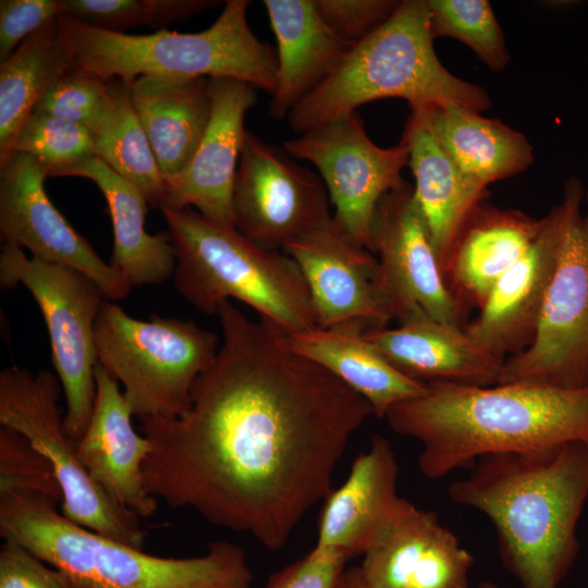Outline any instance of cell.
<instances>
[{
	"label": "cell",
	"mask_w": 588,
	"mask_h": 588,
	"mask_svg": "<svg viewBox=\"0 0 588 588\" xmlns=\"http://www.w3.org/2000/svg\"><path fill=\"white\" fill-rule=\"evenodd\" d=\"M222 340L181 417H144L147 491L172 509L281 549L330 492L368 402L293 351L284 332L232 302L217 313Z\"/></svg>",
	"instance_id": "1"
},
{
	"label": "cell",
	"mask_w": 588,
	"mask_h": 588,
	"mask_svg": "<svg viewBox=\"0 0 588 588\" xmlns=\"http://www.w3.org/2000/svg\"><path fill=\"white\" fill-rule=\"evenodd\" d=\"M448 494L490 519L501 562L523 588H559L579 551L588 442L485 455Z\"/></svg>",
	"instance_id": "2"
},
{
	"label": "cell",
	"mask_w": 588,
	"mask_h": 588,
	"mask_svg": "<svg viewBox=\"0 0 588 588\" xmlns=\"http://www.w3.org/2000/svg\"><path fill=\"white\" fill-rule=\"evenodd\" d=\"M384 418L394 432L420 443L419 470L437 480L485 455L588 442V384L427 382Z\"/></svg>",
	"instance_id": "3"
},
{
	"label": "cell",
	"mask_w": 588,
	"mask_h": 588,
	"mask_svg": "<svg viewBox=\"0 0 588 588\" xmlns=\"http://www.w3.org/2000/svg\"><path fill=\"white\" fill-rule=\"evenodd\" d=\"M32 492L0 494V535L62 572L76 588H249L242 547L212 541L193 558L148 554L82 527Z\"/></svg>",
	"instance_id": "4"
},
{
	"label": "cell",
	"mask_w": 588,
	"mask_h": 588,
	"mask_svg": "<svg viewBox=\"0 0 588 588\" xmlns=\"http://www.w3.org/2000/svg\"><path fill=\"white\" fill-rule=\"evenodd\" d=\"M401 98L411 110L454 103L481 112L488 91L440 62L429 26L427 0H403L375 32L355 44L336 70L287 114L303 134L356 112L370 101Z\"/></svg>",
	"instance_id": "5"
},
{
	"label": "cell",
	"mask_w": 588,
	"mask_h": 588,
	"mask_svg": "<svg viewBox=\"0 0 588 588\" xmlns=\"http://www.w3.org/2000/svg\"><path fill=\"white\" fill-rule=\"evenodd\" d=\"M248 0H228L215 23L198 33L166 28L148 35L113 33L66 15L59 40L71 66L128 83L139 76L226 77L270 94L278 78L277 53L252 32Z\"/></svg>",
	"instance_id": "6"
},
{
	"label": "cell",
	"mask_w": 588,
	"mask_h": 588,
	"mask_svg": "<svg viewBox=\"0 0 588 588\" xmlns=\"http://www.w3.org/2000/svg\"><path fill=\"white\" fill-rule=\"evenodd\" d=\"M161 212L175 253V286L199 311L217 315L222 304L236 299L285 334L318 328L305 279L287 254L193 208H161Z\"/></svg>",
	"instance_id": "7"
},
{
	"label": "cell",
	"mask_w": 588,
	"mask_h": 588,
	"mask_svg": "<svg viewBox=\"0 0 588 588\" xmlns=\"http://www.w3.org/2000/svg\"><path fill=\"white\" fill-rule=\"evenodd\" d=\"M95 344L98 363L123 385L140 419L183 416L220 341L193 320L157 315L140 320L107 299L96 321Z\"/></svg>",
	"instance_id": "8"
},
{
	"label": "cell",
	"mask_w": 588,
	"mask_h": 588,
	"mask_svg": "<svg viewBox=\"0 0 588 588\" xmlns=\"http://www.w3.org/2000/svg\"><path fill=\"white\" fill-rule=\"evenodd\" d=\"M0 284L3 289L23 285L39 306L65 399V428L77 443L94 407L98 364L95 326L107 297L86 274L29 258L12 244L1 247Z\"/></svg>",
	"instance_id": "9"
},
{
	"label": "cell",
	"mask_w": 588,
	"mask_h": 588,
	"mask_svg": "<svg viewBox=\"0 0 588 588\" xmlns=\"http://www.w3.org/2000/svg\"><path fill=\"white\" fill-rule=\"evenodd\" d=\"M56 373L19 366L0 372V424L23 434L52 465L62 490V514L73 523L143 550L139 518L114 502L81 464L65 428Z\"/></svg>",
	"instance_id": "10"
},
{
	"label": "cell",
	"mask_w": 588,
	"mask_h": 588,
	"mask_svg": "<svg viewBox=\"0 0 588 588\" xmlns=\"http://www.w3.org/2000/svg\"><path fill=\"white\" fill-rule=\"evenodd\" d=\"M370 241L377 258L375 285L391 319L401 323L425 314L461 327V304L442 270L412 184L405 181L381 197Z\"/></svg>",
	"instance_id": "11"
},
{
	"label": "cell",
	"mask_w": 588,
	"mask_h": 588,
	"mask_svg": "<svg viewBox=\"0 0 588 588\" xmlns=\"http://www.w3.org/2000/svg\"><path fill=\"white\" fill-rule=\"evenodd\" d=\"M567 231L536 334L504 362L498 384L561 389L588 384V187Z\"/></svg>",
	"instance_id": "12"
},
{
	"label": "cell",
	"mask_w": 588,
	"mask_h": 588,
	"mask_svg": "<svg viewBox=\"0 0 588 588\" xmlns=\"http://www.w3.org/2000/svg\"><path fill=\"white\" fill-rule=\"evenodd\" d=\"M282 148L319 171L333 218L362 246L371 252L370 229L381 197L400 187L409 149L401 138L389 148L367 135L357 112L285 140ZM372 253V252H371Z\"/></svg>",
	"instance_id": "13"
},
{
	"label": "cell",
	"mask_w": 588,
	"mask_h": 588,
	"mask_svg": "<svg viewBox=\"0 0 588 588\" xmlns=\"http://www.w3.org/2000/svg\"><path fill=\"white\" fill-rule=\"evenodd\" d=\"M233 206L235 228L271 249L284 248L332 216L321 177L249 130L241 148Z\"/></svg>",
	"instance_id": "14"
},
{
	"label": "cell",
	"mask_w": 588,
	"mask_h": 588,
	"mask_svg": "<svg viewBox=\"0 0 588 588\" xmlns=\"http://www.w3.org/2000/svg\"><path fill=\"white\" fill-rule=\"evenodd\" d=\"M585 191L577 177L567 180L562 200L541 218L527 252L499 279L479 315L465 329L489 354L506 359L531 343L567 231L583 208Z\"/></svg>",
	"instance_id": "15"
},
{
	"label": "cell",
	"mask_w": 588,
	"mask_h": 588,
	"mask_svg": "<svg viewBox=\"0 0 588 588\" xmlns=\"http://www.w3.org/2000/svg\"><path fill=\"white\" fill-rule=\"evenodd\" d=\"M48 170L27 154L10 152L0 159L1 241L86 274L109 301L126 297L132 286L54 207L45 191Z\"/></svg>",
	"instance_id": "16"
},
{
	"label": "cell",
	"mask_w": 588,
	"mask_h": 588,
	"mask_svg": "<svg viewBox=\"0 0 588 588\" xmlns=\"http://www.w3.org/2000/svg\"><path fill=\"white\" fill-rule=\"evenodd\" d=\"M283 249L305 279L318 328L354 326L367 331L392 320L375 285L376 256L333 215Z\"/></svg>",
	"instance_id": "17"
},
{
	"label": "cell",
	"mask_w": 588,
	"mask_h": 588,
	"mask_svg": "<svg viewBox=\"0 0 588 588\" xmlns=\"http://www.w3.org/2000/svg\"><path fill=\"white\" fill-rule=\"evenodd\" d=\"M255 89L234 78H209L212 110L207 130L184 171L164 182L161 208L195 207L212 222L235 228L236 162L246 131L245 114L257 101Z\"/></svg>",
	"instance_id": "18"
},
{
	"label": "cell",
	"mask_w": 588,
	"mask_h": 588,
	"mask_svg": "<svg viewBox=\"0 0 588 588\" xmlns=\"http://www.w3.org/2000/svg\"><path fill=\"white\" fill-rule=\"evenodd\" d=\"M397 475L392 445L373 436L368 450L354 460L346 480L323 499L315 547L351 559L377 546L409 504L397 494Z\"/></svg>",
	"instance_id": "19"
},
{
	"label": "cell",
	"mask_w": 588,
	"mask_h": 588,
	"mask_svg": "<svg viewBox=\"0 0 588 588\" xmlns=\"http://www.w3.org/2000/svg\"><path fill=\"white\" fill-rule=\"evenodd\" d=\"M96 395L77 457L91 480L114 502L138 517L156 513L158 500L146 489L144 463L150 443L133 428L131 405L119 382L98 363Z\"/></svg>",
	"instance_id": "20"
},
{
	"label": "cell",
	"mask_w": 588,
	"mask_h": 588,
	"mask_svg": "<svg viewBox=\"0 0 588 588\" xmlns=\"http://www.w3.org/2000/svg\"><path fill=\"white\" fill-rule=\"evenodd\" d=\"M473 564L434 512L409 502L359 571L365 588H467Z\"/></svg>",
	"instance_id": "21"
},
{
	"label": "cell",
	"mask_w": 588,
	"mask_h": 588,
	"mask_svg": "<svg viewBox=\"0 0 588 588\" xmlns=\"http://www.w3.org/2000/svg\"><path fill=\"white\" fill-rule=\"evenodd\" d=\"M364 336L399 371L426 383L495 385L505 362L477 345L465 329L425 314L396 328L367 330Z\"/></svg>",
	"instance_id": "22"
},
{
	"label": "cell",
	"mask_w": 588,
	"mask_h": 588,
	"mask_svg": "<svg viewBox=\"0 0 588 588\" xmlns=\"http://www.w3.org/2000/svg\"><path fill=\"white\" fill-rule=\"evenodd\" d=\"M264 5L277 40L269 114L280 120L336 70L354 45L326 24L313 0H264Z\"/></svg>",
	"instance_id": "23"
},
{
	"label": "cell",
	"mask_w": 588,
	"mask_h": 588,
	"mask_svg": "<svg viewBox=\"0 0 588 588\" xmlns=\"http://www.w3.org/2000/svg\"><path fill=\"white\" fill-rule=\"evenodd\" d=\"M125 85L164 183L188 166L207 130L209 78L144 75Z\"/></svg>",
	"instance_id": "24"
},
{
	"label": "cell",
	"mask_w": 588,
	"mask_h": 588,
	"mask_svg": "<svg viewBox=\"0 0 588 588\" xmlns=\"http://www.w3.org/2000/svg\"><path fill=\"white\" fill-rule=\"evenodd\" d=\"M540 224L541 218L478 203L465 220L448 264L446 280L457 301L462 295L481 307L499 279L527 252Z\"/></svg>",
	"instance_id": "25"
},
{
	"label": "cell",
	"mask_w": 588,
	"mask_h": 588,
	"mask_svg": "<svg viewBox=\"0 0 588 588\" xmlns=\"http://www.w3.org/2000/svg\"><path fill=\"white\" fill-rule=\"evenodd\" d=\"M401 138L409 149L416 201L446 274L456 237L470 211L487 194V186L456 164L416 112L411 111Z\"/></svg>",
	"instance_id": "26"
},
{
	"label": "cell",
	"mask_w": 588,
	"mask_h": 588,
	"mask_svg": "<svg viewBox=\"0 0 588 588\" xmlns=\"http://www.w3.org/2000/svg\"><path fill=\"white\" fill-rule=\"evenodd\" d=\"M60 176L93 181L102 193L113 228L110 265L133 286L158 285L175 270V253L167 231L155 235L145 228L148 201L142 192L97 157Z\"/></svg>",
	"instance_id": "27"
},
{
	"label": "cell",
	"mask_w": 588,
	"mask_h": 588,
	"mask_svg": "<svg viewBox=\"0 0 588 588\" xmlns=\"http://www.w3.org/2000/svg\"><path fill=\"white\" fill-rule=\"evenodd\" d=\"M354 326L285 334L289 346L331 372L364 397L378 418L395 404L421 394L427 383L393 367Z\"/></svg>",
	"instance_id": "28"
},
{
	"label": "cell",
	"mask_w": 588,
	"mask_h": 588,
	"mask_svg": "<svg viewBox=\"0 0 588 588\" xmlns=\"http://www.w3.org/2000/svg\"><path fill=\"white\" fill-rule=\"evenodd\" d=\"M411 111L421 118L456 164L487 187L525 171L534 162V149L526 136L500 120L454 103Z\"/></svg>",
	"instance_id": "29"
},
{
	"label": "cell",
	"mask_w": 588,
	"mask_h": 588,
	"mask_svg": "<svg viewBox=\"0 0 588 588\" xmlns=\"http://www.w3.org/2000/svg\"><path fill=\"white\" fill-rule=\"evenodd\" d=\"M57 22L29 36L0 62V156L48 88L71 68Z\"/></svg>",
	"instance_id": "30"
},
{
	"label": "cell",
	"mask_w": 588,
	"mask_h": 588,
	"mask_svg": "<svg viewBox=\"0 0 588 588\" xmlns=\"http://www.w3.org/2000/svg\"><path fill=\"white\" fill-rule=\"evenodd\" d=\"M96 157L137 187L148 204L161 208L164 183L148 137L132 107L127 87L111 79L110 106L95 136Z\"/></svg>",
	"instance_id": "31"
},
{
	"label": "cell",
	"mask_w": 588,
	"mask_h": 588,
	"mask_svg": "<svg viewBox=\"0 0 588 588\" xmlns=\"http://www.w3.org/2000/svg\"><path fill=\"white\" fill-rule=\"evenodd\" d=\"M429 26L433 38L456 39L492 72H501L510 62L503 30L488 0H427Z\"/></svg>",
	"instance_id": "32"
},
{
	"label": "cell",
	"mask_w": 588,
	"mask_h": 588,
	"mask_svg": "<svg viewBox=\"0 0 588 588\" xmlns=\"http://www.w3.org/2000/svg\"><path fill=\"white\" fill-rule=\"evenodd\" d=\"M10 152L34 157L48 170L49 177H56L96 157V140L91 132L78 123L33 111L0 159Z\"/></svg>",
	"instance_id": "33"
},
{
	"label": "cell",
	"mask_w": 588,
	"mask_h": 588,
	"mask_svg": "<svg viewBox=\"0 0 588 588\" xmlns=\"http://www.w3.org/2000/svg\"><path fill=\"white\" fill-rule=\"evenodd\" d=\"M64 14L86 25L125 33L133 27L163 29L221 3L216 0H63Z\"/></svg>",
	"instance_id": "34"
},
{
	"label": "cell",
	"mask_w": 588,
	"mask_h": 588,
	"mask_svg": "<svg viewBox=\"0 0 588 588\" xmlns=\"http://www.w3.org/2000/svg\"><path fill=\"white\" fill-rule=\"evenodd\" d=\"M111 79L71 66L48 88L34 111L78 123L95 137L109 110Z\"/></svg>",
	"instance_id": "35"
},
{
	"label": "cell",
	"mask_w": 588,
	"mask_h": 588,
	"mask_svg": "<svg viewBox=\"0 0 588 588\" xmlns=\"http://www.w3.org/2000/svg\"><path fill=\"white\" fill-rule=\"evenodd\" d=\"M32 492L62 504V490L50 462L20 432L0 429V494Z\"/></svg>",
	"instance_id": "36"
},
{
	"label": "cell",
	"mask_w": 588,
	"mask_h": 588,
	"mask_svg": "<svg viewBox=\"0 0 588 588\" xmlns=\"http://www.w3.org/2000/svg\"><path fill=\"white\" fill-rule=\"evenodd\" d=\"M326 24L343 40L355 45L395 11L396 0H313Z\"/></svg>",
	"instance_id": "37"
},
{
	"label": "cell",
	"mask_w": 588,
	"mask_h": 588,
	"mask_svg": "<svg viewBox=\"0 0 588 588\" xmlns=\"http://www.w3.org/2000/svg\"><path fill=\"white\" fill-rule=\"evenodd\" d=\"M350 559L333 549H314L270 576L265 588H346Z\"/></svg>",
	"instance_id": "38"
},
{
	"label": "cell",
	"mask_w": 588,
	"mask_h": 588,
	"mask_svg": "<svg viewBox=\"0 0 588 588\" xmlns=\"http://www.w3.org/2000/svg\"><path fill=\"white\" fill-rule=\"evenodd\" d=\"M64 14L63 0H1L0 62L29 36Z\"/></svg>",
	"instance_id": "39"
},
{
	"label": "cell",
	"mask_w": 588,
	"mask_h": 588,
	"mask_svg": "<svg viewBox=\"0 0 588 588\" xmlns=\"http://www.w3.org/2000/svg\"><path fill=\"white\" fill-rule=\"evenodd\" d=\"M45 563L20 543L4 539L0 549V588H76L62 572Z\"/></svg>",
	"instance_id": "40"
},
{
	"label": "cell",
	"mask_w": 588,
	"mask_h": 588,
	"mask_svg": "<svg viewBox=\"0 0 588 588\" xmlns=\"http://www.w3.org/2000/svg\"><path fill=\"white\" fill-rule=\"evenodd\" d=\"M346 588H365L359 567L347 569Z\"/></svg>",
	"instance_id": "41"
},
{
	"label": "cell",
	"mask_w": 588,
	"mask_h": 588,
	"mask_svg": "<svg viewBox=\"0 0 588 588\" xmlns=\"http://www.w3.org/2000/svg\"><path fill=\"white\" fill-rule=\"evenodd\" d=\"M477 588H500V587L492 581L485 580L480 583V585Z\"/></svg>",
	"instance_id": "42"
}]
</instances>
